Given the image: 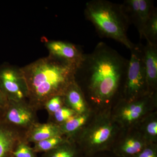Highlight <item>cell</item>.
<instances>
[{"mask_svg":"<svg viewBox=\"0 0 157 157\" xmlns=\"http://www.w3.org/2000/svg\"><path fill=\"white\" fill-rule=\"evenodd\" d=\"M128 62L106 43L99 42L92 52L84 54L75 81L91 101L107 104L121 90L123 93Z\"/></svg>","mask_w":157,"mask_h":157,"instance_id":"1","label":"cell"},{"mask_svg":"<svg viewBox=\"0 0 157 157\" xmlns=\"http://www.w3.org/2000/svg\"><path fill=\"white\" fill-rule=\"evenodd\" d=\"M76 68L49 56L21 68L27 86L29 104L37 111L44 109L51 98L63 95L75 81Z\"/></svg>","mask_w":157,"mask_h":157,"instance_id":"2","label":"cell"},{"mask_svg":"<svg viewBox=\"0 0 157 157\" xmlns=\"http://www.w3.org/2000/svg\"><path fill=\"white\" fill-rule=\"evenodd\" d=\"M84 14L99 36L113 39L129 50L133 48L135 44L127 35L130 24L121 4L106 0H92L86 3Z\"/></svg>","mask_w":157,"mask_h":157,"instance_id":"3","label":"cell"},{"mask_svg":"<svg viewBox=\"0 0 157 157\" xmlns=\"http://www.w3.org/2000/svg\"><path fill=\"white\" fill-rule=\"evenodd\" d=\"M116 132L113 121L102 116L69 139L77 144L82 154L90 155L106 150L113 140Z\"/></svg>","mask_w":157,"mask_h":157,"instance_id":"4","label":"cell"},{"mask_svg":"<svg viewBox=\"0 0 157 157\" xmlns=\"http://www.w3.org/2000/svg\"><path fill=\"white\" fill-rule=\"evenodd\" d=\"M144 45L135 44L130 50L123 96L132 101L148 94L146 73L144 63Z\"/></svg>","mask_w":157,"mask_h":157,"instance_id":"5","label":"cell"},{"mask_svg":"<svg viewBox=\"0 0 157 157\" xmlns=\"http://www.w3.org/2000/svg\"><path fill=\"white\" fill-rule=\"evenodd\" d=\"M37 110L28 101H9L8 106L1 119L3 122L24 138L28 132L39 123Z\"/></svg>","mask_w":157,"mask_h":157,"instance_id":"6","label":"cell"},{"mask_svg":"<svg viewBox=\"0 0 157 157\" xmlns=\"http://www.w3.org/2000/svg\"><path fill=\"white\" fill-rule=\"evenodd\" d=\"M0 88L9 101H28L27 86L21 68L8 64L1 65Z\"/></svg>","mask_w":157,"mask_h":157,"instance_id":"7","label":"cell"},{"mask_svg":"<svg viewBox=\"0 0 157 157\" xmlns=\"http://www.w3.org/2000/svg\"><path fill=\"white\" fill-rule=\"evenodd\" d=\"M155 93L148 94L138 99L127 101L118 111L117 120L121 123L129 125L135 123L145 115L150 103L155 98Z\"/></svg>","mask_w":157,"mask_h":157,"instance_id":"8","label":"cell"},{"mask_svg":"<svg viewBox=\"0 0 157 157\" xmlns=\"http://www.w3.org/2000/svg\"><path fill=\"white\" fill-rule=\"evenodd\" d=\"M49 56L75 66L81 63L84 54L77 45L62 41H48L45 43Z\"/></svg>","mask_w":157,"mask_h":157,"instance_id":"9","label":"cell"},{"mask_svg":"<svg viewBox=\"0 0 157 157\" xmlns=\"http://www.w3.org/2000/svg\"><path fill=\"white\" fill-rule=\"evenodd\" d=\"M143 51L147 91L153 94L155 93L157 84V45L147 42Z\"/></svg>","mask_w":157,"mask_h":157,"instance_id":"10","label":"cell"},{"mask_svg":"<svg viewBox=\"0 0 157 157\" xmlns=\"http://www.w3.org/2000/svg\"><path fill=\"white\" fill-rule=\"evenodd\" d=\"M62 135L59 125L49 121L42 124L39 122L27 133L24 140L29 144H35L50 137Z\"/></svg>","mask_w":157,"mask_h":157,"instance_id":"11","label":"cell"},{"mask_svg":"<svg viewBox=\"0 0 157 157\" xmlns=\"http://www.w3.org/2000/svg\"><path fill=\"white\" fill-rule=\"evenodd\" d=\"M23 138L0 119V157H13L17 144Z\"/></svg>","mask_w":157,"mask_h":157,"instance_id":"12","label":"cell"},{"mask_svg":"<svg viewBox=\"0 0 157 157\" xmlns=\"http://www.w3.org/2000/svg\"><path fill=\"white\" fill-rule=\"evenodd\" d=\"M63 97L65 106L72 109L76 114L88 112L85 97L75 81L69 86Z\"/></svg>","mask_w":157,"mask_h":157,"instance_id":"13","label":"cell"},{"mask_svg":"<svg viewBox=\"0 0 157 157\" xmlns=\"http://www.w3.org/2000/svg\"><path fill=\"white\" fill-rule=\"evenodd\" d=\"M141 135L129 136L121 143L114 151L118 157H135L148 144Z\"/></svg>","mask_w":157,"mask_h":157,"instance_id":"14","label":"cell"},{"mask_svg":"<svg viewBox=\"0 0 157 157\" xmlns=\"http://www.w3.org/2000/svg\"><path fill=\"white\" fill-rule=\"evenodd\" d=\"M89 117V114L88 112L83 114H76L70 117L68 120L59 125L62 134L68 139L72 138L84 128Z\"/></svg>","mask_w":157,"mask_h":157,"instance_id":"15","label":"cell"},{"mask_svg":"<svg viewBox=\"0 0 157 157\" xmlns=\"http://www.w3.org/2000/svg\"><path fill=\"white\" fill-rule=\"evenodd\" d=\"M82 155L77 144L68 139L53 149L43 153L41 157H81Z\"/></svg>","mask_w":157,"mask_h":157,"instance_id":"16","label":"cell"},{"mask_svg":"<svg viewBox=\"0 0 157 157\" xmlns=\"http://www.w3.org/2000/svg\"><path fill=\"white\" fill-rule=\"evenodd\" d=\"M139 21L137 29L139 32L140 39L142 38V33L144 25L155 7L151 0H139Z\"/></svg>","mask_w":157,"mask_h":157,"instance_id":"17","label":"cell"},{"mask_svg":"<svg viewBox=\"0 0 157 157\" xmlns=\"http://www.w3.org/2000/svg\"><path fill=\"white\" fill-rule=\"evenodd\" d=\"M146 39L147 42L157 45V11L155 8L147 21L142 33V38Z\"/></svg>","mask_w":157,"mask_h":157,"instance_id":"18","label":"cell"},{"mask_svg":"<svg viewBox=\"0 0 157 157\" xmlns=\"http://www.w3.org/2000/svg\"><path fill=\"white\" fill-rule=\"evenodd\" d=\"M147 143H155L157 139V120L155 115L147 118L141 127V134Z\"/></svg>","mask_w":157,"mask_h":157,"instance_id":"19","label":"cell"},{"mask_svg":"<svg viewBox=\"0 0 157 157\" xmlns=\"http://www.w3.org/2000/svg\"><path fill=\"white\" fill-rule=\"evenodd\" d=\"M63 135L50 137L34 144L33 148L34 151L37 153H44L55 148L68 140Z\"/></svg>","mask_w":157,"mask_h":157,"instance_id":"20","label":"cell"},{"mask_svg":"<svg viewBox=\"0 0 157 157\" xmlns=\"http://www.w3.org/2000/svg\"><path fill=\"white\" fill-rule=\"evenodd\" d=\"M121 6L130 24H133L137 28L139 21V0H126Z\"/></svg>","mask_w":157,"mask_h":157,"instance_id":"21","label":"cell"},{"mask_svg":"<svg viewBox=\"0 0 157 157\" xmlns=\"http://www.w3.org/2000/svg\"><path fill=\"white\" fill-rule=\"evenodd\" d=\"M76 114V113L72 109L64 106L53 114L49 116L48 121L60 125Z\"/></svg>","mask_w":157,"mask_h":157,"instance_id":"22","label":"cell"},{"mask_svg":"<svg viewBox=\"0 0 157 157\" xmlns=\"http://www.w3.org/2000/svg\"><path fill=\"white\" fill-rule=\"evenodd\" d=\"M13 157H38L29 144L24 140L17 144L13 153Z\"/></svg>","mask_w":157,"mask_h":157,"instance_id":"23","label":"cell"},{"mask_svg":"<svg viewBox=\"0 0 157 157\" xmlns=\"http://www.w3.org/2000/svg\"><path fill=\"white\" fill-rule=\"evenodd\" d=\"M65 106L63 95L54 96L51 98L45 103L44 109H46L50 116Z\"/></svg>","mask_w":157,"mask_h":157,"instance_id":"24","label":"cell"},{"mask_svg":"<svg viewBox=\"0 0 157 157\" xmlns=\"http://www.w3.org/2000/svg\"><path fill=\"white\" fill-rule=\"evenodd\" d=\"M135 157H157V147L155 143H149Z\"/></svg>","mask_w":157,"mask_h":157,"instance_id":"25","label":"cell"},{"mask_svg":"<svg viewBox=\"0 0 157 157\" xmlns=\"http://www.w3.org/2000/svg\"><path fill=\"white\" fill-rule=\"evenodd\" d=\"M9 103V101L0 88V119L2 118Z\"/></svg>","mask_w":157,"mask_h":157,"instance_id":"26","label":"cell"},{"mask_svg":"<svg viewBox=\"0 0 157 157\" xmlns=\"http://www.w3.org/2000/svg\"><path fill=\"white\" fill-rule=\"evenodd\" d=\"M81 157H83V156H82Z\"/></svg>","mask_w":157,"mask_h":157,"instance_id":"27","label":"cell"}]
</instances>
